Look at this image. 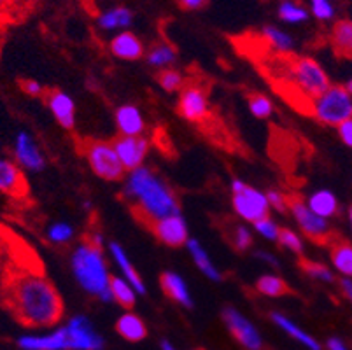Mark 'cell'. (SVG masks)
<instances>
[{"label":"cell","instance_id":"obj_1","mask_svg":"<svg viewBox=\"0 0 352 350\" xmlns=\"http://www.w3.org/2000/svg\"><path fill=\"white\" fill-rule=\"evenodd\" d=\"M2 300L11 316L27 327H51L63 316V301L46 275L28 266L6 272Z\"/></svg>","mask_w":352,"mask_h":350},{"label":"cell","instance_id":"obj_2","mask_svg":"<svg viewBox=\"0 0 352 350\" xmlns=\"http://www.w3.org/2000/svg\"><path fill=\"white\" fill-rule=\"evenodd\" d=\"M126 195L133 198V216L146 228H151L163 217L179 214L177 198L172 189L144 166L132 172L126 184Z\"/></svg>","mask_w":352,"mask_h":350},{"label":"cell","instance_id":"obj_3","mask_svg":"<svg viewBox=\"0 0 352 350\" xmlns=\"http://www.w3.org/2000/svg\"><path fill=\"white\" fill-rule=\"evenodd\" d=\"M72 268L82 289L104 301L113 300L109 291L111 275H107V268H105L104 254H102V237L98 233L85 237L82 243L72 256Z\"/></svg>","mask_w":352,"mask_h":350},{"label":"cell","instance_id":"obj_4","mask_svg":"<svg viewBox=\"0 0 352 350\" xmlns=\"http://www.w3.org/2000/svg\"><path fill=\"white\" fill-rule=\"evenodd\" d=\"M78 149L88 158L89 166L98 177L105 181H120L124 175V166L113 142L81 139L78 140Z\"/></svg>","mask_w":352,"mask_h":350},{"label":"cell","instance_id":"obj_5","mask_svg":"<svg viewBox=\"0 0 352 350\" xmlns=\"http://www.w3.org/2000/svg\"><path fill=\"white\" fill-rule=\"evenodd\" d=\"M312 116L319 123L338 128L344 121L352 120V96L344 86H329L322 95L314 98Z\"/></svg>","mask_w":352,"mask_h":350},{"label":"cell","instance_id":"obj_6","mask_svg":"<svg viewBox=\"0 0 352 350\" xmlns=\"http://www.w3.org/2000/svg\"><path fill=\"white\" fill-rule=\"evenodd\" d=\"M287 208L293 212L294 219L298 221L300 228L303 230L305 237H309L312 242L321 243V245H329L337 237L333 235L331 228H329L328 221L319 217L318 214H314L309 208V205L303 204V200L296 195H287Z\"/></svg>","mask_w":352,"mask_h":350},{"label":"cell","instance_id":"obj_7","mask_svg":"<svg viewBox=\"0 0 352 350\" xmlns=\"http://www.w3.org/2000/svg\"><path fill=\"white\" fill-rule=\"evenodd\" d=\"M233 208L240 217L258 223L268 217V200L267 195L256 191L251 186H245L242 181H233Z\"/></svg>","mask_w":352,"mask_h":350},{"label":"cell","instance_id":"obj_8","mask_svg":"<svg viewBox=\"0 0 352 350\" xmlns=\"http://www.w3.org/2000/svg\"><path fill=\"white\" fill-rule=\"evenodd\" d=\"M177 111L184 120L191 121V123H209L210 109L206 89L200 85H195V83L184 85V88L181 89Z\"/></svg>","mask_w":352,"mask_h":350},{"label":"cell","instance_id":"obj_9","mask_svg":"<svg viewBox=\"0 0 352 350\" xmlns=\"http://www.w3.org/2000/svg\"><path fill=\"white\" fill-rule=\"evenodd\" d=\"M67 350H102L104 340L94 329L86 317L78 316L70 319L65 327Z\"/></svg>","mask_w":352,"mask_h":350},{"label":"cell","instance_id":"obj_10","mask_svg":"<svg viewBox=\"0 0 352 350\" xmlns=\"http://www.w3.org/2000/svg\"><path fill=\"white\" fill-rule=\"evenodd\" d=\"M223 320L228 326L230 333L240 342V345L248 350H263V340L259 336L258 329L245 319L235 308L223 310Z\"/></svg>","mask_w":352,"mask_h":350},{"label":"cell","instance_id":"obj_11","mask_svg":"<svg viewBox=\"0 0 352 350\" xmlns=\"http://www.w3.org/2000/svg\"><path fill=\"white\" fill-rule=\"evenodd\" d=\"M114 149H116L118 156H120L121 163H123L124 170H137L142 165L144 158H146L147 149H149V142L144 137H126L121 135L113 142Z\"/></svg>","mask_w":352,"mask_h":350},{"label":"cell","instance_id":"obj_12","mask_svg":"<svg viewBox=\"0 0 352 350\" xmlns=\"http://www.w3.org/2000/svg\"><path fill=\"white\" fill-rule=\"evenodd\" d=\"M149 230L155 233L160 242L170 247H181L188 242L186 223L179 214L156 221Z\"/></svg>","mask_w":352,"mask_h":350},{"label":"cell","instance_id":"obj_13","mask_svg":"<svg viewBox=\"0 0 352 350\" xmlns=\"http://www.w3.org/2000/svg\"><path fill=\"white\" fill-rule=\"evenodd\" d=\"M0 193L11 198H25L28 195V182L18 163L0 160Z\"/></svg>","mask_w":352,"mask_h":350},{"label":"cell","instance_id":"obj_14","mask_svg":"<svg viewBox=\"0 0 352 350\" xmlns=\"http://www.w3.org/2000/svg\"><path fill=\"white\" fill-rule=\"evenodd\" d=\"M14 158L18 166H23V168L32 170V172H37V170H43L46 162H44V156L41 153V149L37 147V144L34 142L30 135L21 131L16 137L14 142Z\"/></svg>","mask_w":352,"mask_h":350},{"label":"cell","instance_id":"obj_15","mask_svg":"<svg viewBox=\"0 0 352 350\" xmlns=\"http://www.w3.org/2000/svg\"><path fill=\"white\" fill-rule=\"evenodd\" d=\"M44 100H46L47 107L51 109V112L54 114L56 121L62 124L67 130H72L74 127V114H76V109H74V102L69 95H65L60 89H47L44 91Z\"/></svg>","mask_w":352,"mask_h":350},{"label":"cell","instance_id":"obj_16","mask_svg":"<svg viewBox=\"0 0 352 350\" xmlns=\"http://www.w3.org/2000/svg\"><path fill=\"white\" fill-rule=\"evenodd\" d=\"M18 345L23 350H67L65 327L50 335H25L18 338Z\"/></svg>","mask_w":352,"mask_h":350},{"label":"cell","instance_id":"obj_17","mask_svg":"<svg viewBox=\"0 0 352 350\" xmlns=\"http://www.w3.org/2000/svg\"><path fill=\"white\" fill-rule=\"evenodd\" d=\"M331 47L340 58L352 60V19H338L331 28Z\"/></svg>","mask_w":352,"mask_h":350},{"label":"cell","instance_id":"obj_18","mask_svg":"<svg viewBox=\"0 0 352 350\" xmlns=\"http://www.w3.org/2000/svg\"><path fill=\"white\" fill-rule=\"evenodd\" d=\"M111 53L121 60H139L144 54V46L135 35L124 32L111 41Z\"/></svg>","mask_w":352,"mask_h":350},{"label":"cell","instance_id":"obj_19","mask_svg":"<svg viewBox=\"0 0 352 350\" xmlns=\"http://www.w3.org/2000/svg\"><path fill=\"white\" fill-rule=\"evenodd\" d=\"M329 256L333 266L340 272L345 278H352V243L347 240L335 239L329 243Z\"/></svg>","mask_w":352,"mask_h":350},{"label":"cell","instance_id":"obj_20","mask_svg":"<svg viewBox=\"0 0 352 350\" xmlns=\"http://www.w3.org/2000/svg\"><path fill=\"white\" fill-rule=\"evenodd\" d=\"M160 284H162L163 293L170 298V300H174L175 303H181L184 305V307H191V305H193L191 303L186 284H184V281H182L177 274L165 272V274H162V277H160Z\"/></svg>","mask_w":352,"mask_h":350},{"label":"cell","instance_id":"obj_21","mask_svg":"<svg viewBox=\"0 0 352 350\" xmlns=\"http://www.w3.org/2000/svg\"><path fill=\"white\" fill-rule=\"evenodd\" d=\"M116 121L120 131L126 137H139L144 131L142 116H140L139 109L133 105H124V107L118 109Z\"/></svg>","mask_w":352,"mask_h":350},{"label":"cell","instance_id":"obj_22","mask_svg":"<svg viewBox=\"0 0 352 350\" xmlns=\"http://www.w3.org/2000/svg\"><path fill=\"white\" fill-rule=\"evenodd\" d=\"M116 331L128 342H140L147 336V327L144 320L135 314H124L116 322Z\"/></svg>","mask_w":352,"mask_h":350},{"label":"cell","instance_id":"obj_23","mask_svg":"<svg viewBox=\"0 0 352 350\" xmlns=\"http://www.w3.org/2000/svg\"><path fill=\"white\" fill-rule=\"evenodd\" d=\"M270 317H272V320H274V322L277 324V326L283 327V329L287 333V335L293 336V338L296 340V342L302 343L303 347H307V349H309V350H321V345H319L318 340L314 338V336H310L309 333L303 331L302 327L296 326V324H294L293 320H289V319H287V317H284L283 314L272 312Z\"/></svg>","mask_w":352,"mask_h":350},{"label":"cell","instance_id":"obj_24","mask_svg":"<svg viewBox=\"0 0 352 350\" xmlns=\"http://www.w3.org/2000/svg\"><path fill=\"white\" fill-rule=\"evenodd\" d=\"M309 208L314 214H318L319 217H322V219H329V217L337 216L338 201L331 191L322 189V191H318L316 195L310 197Z\"/></svg>","mask_w":352,"mask_h":350},{"label":"cell","instance_id":"obj_25","mask_svg":"<svg viewBox=\"0 0 352 350\" xmlns=\"http://www.w3.org/2000/svg\"><path fill=\"white\" fill-rule=\"evenodd\" d=\"M111 254L114 256V259L118 261V265H120V268L123 270V274L126 275V278L130 281V284H132V287H135L137 293L142 294L144 291H146V287H144V282L142 278H140V275L137 274V270L133 268L132 263H130V259L126 258V254H124V250L121 249L118 243H111Z\"/></svg>","mask_w":352,"mask_h":350},{"label":"cell","instance_id":"obj_26","mask_svg":"<svg viewBox=\"0 0 352 350\" xmlns=\"http://www.w3.org/2000/svg\"><path fill=\"white\" fill-rule=\"evenodd\" d=\"M109 291L113 300H116L121 307L132 308L135 305V294H133L132 285H128L126 281L120 277H109Z\"/></svg>","mask_w":352,"mask_h":350},{"label":"cell","instance_id":"obj_27","mask_svg":"<svg viewBox=\"0 0 352 350\" xmlns=\"http://www.w3.org/2000/svg\"><path fill=\"white\" fill-rule=\"evenodd\" d=\"M188 249H190L191 256H193L195 263H197L198 268L204 272V274L207 275L209 278H212V281H221V274L217 272L216 268H214V265L210 263V258L207 256V252L204 249H201L200 243L197 242V240H188Z\"/></svg>","mask_w":352,"mask_h":350},{"label":"cell","instance_id":"obj_28","mask_svg":"<svg viewBox=\"0 0 352 350\" xmlns=\"http://www.w3.org/2000/svg\"><path fill=\"white\" fill-rule=\"evenodd\" d=\"M256 289H258L259 293L265 294V296H284V294L291 293V287L283 281L280 277H274V275H265V277L259 278L256 282Z\"/></svg>","mask_w":352,"mask_h":350},{"label":"cell","instance_id":"obj_29","mask_svg":"<svg viewBox=\"0 0 352 350\" xmlns=\"http://www.w3.org/2000/svg\"><path fill=\"white\" fill-rule=\"evenodd\" d=\"M175 60V50L174 46L166 43H160L153 46V50L147 54V62L155 67H165Z\"/></svg>","mask_w":352,"mask_h":350},{"label":"cell","instance_id":"obj_30","mask_svg":"<svg viewBox=\"0 0 352 350\" xmlns=\"http://www.w3.org/2000/svg\"><path fill=\"white\" fill-rule=\"evenodd\" d=\"M263 35L267 37V41L270 43V46L274 47L275 53H291V50H293V41H291L289 35H286L284 32L277 30V28L265 27Z\"/></svg>","mask_w":352,"mask_h":350},{"label":"cell","instance_id":"obj_31","mask_svg":"<svg viewBox=\"0 0 352 350\" xmlns=\"http://www.w3.org/2000/svg\"><path fill=\"white\" fill-rule=\"evenodd\" d=\"M132 21V12L124 8H116L114 11L107 12V14L100 16L98 23L102 28H120L126 27Z\"/></svg>","mask_w":352,"mask_h":350},{"label":"cell","instance_id":"obj_32","mask_svg":"<svg viewBox=\"0 0 352 350\" xmlns=\"http://www.w3.org/2000/svg\"><path fill=\"white\" fill-rule=\"evenodd\" d=\"M248 102H249V109H251V112L256 116V118H259V120L268 118V116L272 114V111H274L270 98L261 95V93H248Z\"/></svg>","mask_w":352,"mask_h":350},{"label":"cell","instance_id":"obj_33","mask_svg":"<svg viewBox=\"0 0 352 350\" xmlns=\"http://www.w3.org/2000/svg\"><path fill=\"white\" fill-rule=\"evenodd\" d=\"M279 16L284 21H289V23H298L307 19V11L302 4L294 2V0H284L279 8Z\"/></svg>","mask_w":352,"mask_h":350},{"label":"cell","instance_id":"obj_34","mask_svg":"<svg viewBox=\"0 0 352 350\" xmlns=\"http://www.w3.org/2000/svg\"><path fill=\"white\" fill-rule=\"evenodd\" d=\"M156 79H158V85L162 86L165 91H177V89L184 88V77H182L177 70H162V72H158Z\"/></svg>","mask_w":352,"mask_h":350},{"label":"cell","instance_id":"obj_35","mask_svg":"<svg viewBox=\"0 0 352 350\" xmlns=\"http://www.w3.org/2000/svg\"><path fill=\"white\" fill-rule=\"evenodd\" d=\"M300 268L312 278H318V281L322 282H333L331 272H329L324 265H321V263L309 261V259H300Z\"/></svg>","mask_w":352,"mask_h":350},{"label":"cell","instance_id":"obj_36","mask_svg":"<svg viewBox=\"0 0 352 350\" xmlns=\"http://www.w3.org/2000/svg\"><path fill=\"white\" fill-rule=\"evenodd\" d=\"M279 240L280 243H283L284 247H287L289 250H293V252H296V254H302L303 252V243L302 240H300V237L294 233V231L291 230H279Z\"/></svg>","mask_w":352,"mask_h":350},{"label":"cell","instance_id":"obj_37","mask_svg":"<svg viewBox=\"0 0 352 350\" xmlns=\"http://www.w3.org/2000/svg\"><path fill=\"white\" fill-rule=\"evenodd\" d=\"M72 233L74 231L69 224L58 223V224H53V226L50 228V231H47V237H50L54 243H65L72 239Z\"/></svg>","mask_w":352,"mask_h":350},{"label":"cell","instance_id":"obj_38","mask_svg":"<svg viewBox=\"0 0 352 350\" xmlns=\"http://www.w3.org/2000/svg\"><path fill=\"white\" fill-rule=\"evenodd\" d=\"M312 12L321 21H328L335 14V8H333L331 0H312Z\"/></svg>","mask_w":352,"mask_h":350},{"label":"cell","instance_id":"obj_39","mask_svg":"<svg viewBox=\"0 0 352 350\" xmlns=\"http://www.w3.org/2000/svg\"><path fill=\"white\" fill-rule=\"evenodd\" d=\"M252 243V239H251V233H249V230H245V228L242 226H235V230H233V235H232V245L235 247L236 250H245L249 249V245Z\"/></svg>","mask_w":352,"mask_h":350},{"label":"cell","instance_id":"obj_40","mask_svg":"<svg viewBox=\"0 0 352 350\" xmlns=\"http://www.w3.org/2000/svg\"><path fill=\"white\" fill-rule=\"evenodd\" d=\"M254 228L258 230V233H261V235L267 237V239L270 240L279 239V228H277V224H275L270 217H265V219L254 223Z\"/></svg>","mask_w":352,"mask_h":350},{"label":"cell","instance_id":"obj_41","mask_svg":"<svg viewBox=\"0 0 352 350\" xmlns=\"http://www.w3.org/2000/svg\"><path fill=\"white\" fill-rule=\"evenodd\" d=\"M267 200H268V205L275 207L279 212H286L287 200H286V197H284V195H280L279 191H270V193H268Z\"/></svg>","mask_w":352,"mask_h":350},{"label":"cell","instance_id":"obj_42","mask_svg":"<svg viewBox=\"0 0 352 350\" xmlns=\"http://www.w3.org/2000/svg\"><path fill=\"white\" fill-rule=\"evenodd\" d=\"M20 86H21V89H23V93H27V95H30V96L44 95L43 86H41L37 81H34V79H25V81H21Z\"/></svg>","mask_w":352,"mask_h":350},{"label":"cell","instance_id":"obj_43","mask_svg":"<svg viewBox=\"0 0 352 350\" xmlns=\"http://www.w3.org/2000/svg\"><path fill=\"white\" fill-rule=\"evenodd\" d=\"M175 4L184 11H197V9H204L209 0H175Z\"/></svg>","mask_w":352,"mask_h":350},{"label":"cell","instance_id":"obj_44","mask_svg":"<svg viewBox=\"0 0 352 350\" xmlns=\"http://www.w3.org/2000/svg\"><path fill=\"white\" fill-rule=\"evenodd\" d=\"M338 135H340L342 142H344L345 146L352 147V120L344 121V123L338 127Z\"/></svg>","mask_w":352,"mask_h":350},{"label":"cell","instance_id":"obj_45","mask_svg":"<svg viewBox=\"0 0 352 350\" xmlns=\"http://www.w3.org/2000/svg\"><path fill=\"white\" fill-rule=\"evenodd\" d=\"M82 8L86 9L89 16H98V4L97 0H79Z\"/></svg>","mask_w":352,"mask_h":350},{"label":"cell","instance_id":"obj_46","mask_svg":"<svg viewBox=\"0 0 352 350\" xmlns=\"http://www.w3.org/2000/svg\"><path fill=\"white\" fill-rule=\"evenodd\" d=\"M340 287H342V291H344L345 296L349 298V301L352 303V281H351V278H345V277L342 278Z\"/></svg>","mask_w":352,"mask_h":350},{"label":"cell","instance_id":"obj_47","mask_svg":"<svg viewBox=\"0 0 352 350\" xmlns=\"http://www.w3.org/2000/svg\"><path fill=\"white\" fill-rule=\"evenodd\" d=\"M326 345H328V350H349V347L338 338H329Z\"/></svg>","mask_w":352,"mask_h":350},{"label":"cell","instance_id":"obj_48","mask_svg":"<svg viewBox=\"0 0 352 350\" xmlns=\"http://www.w3.org/2000/svg\"><path fill=\"white\" fill-rule=\"evenodd\" d=\"M12 0H0V16L8 14L9 9H11Z\"/></svg>","mask_w":352,"mask_h":350},{"label":"cell","instance_id":"obj_49","mask_svg":"<svg viewBox=\"0 0 352 350\" xmlns=\"http://www.w3.org/2000/svg\"><path fill=\"white\" fill-rule=\"evenodd\" d=\"M162 350H177V349H175V347L172 345L170 342H166V340H163V342H162Z\"/></svg>","mask_w":352,"mask_h":350},{"label":"cell","instance_id":"obj_50","mask_svg":"<svg viewBox=\"0 0 352 350\" xmlns=\"http://www.w3.org/2000/svg\"><path fill=\"white\" fill-rule=\"evenodd\" d=\"M344 88H345V91H347V93H349V95H351V96H352V79H351V81H349V83H347V85H345V86H344Z\"/></svg>","mask_w":352,"mask_h":350},{"label":"cell","instance_id":"obj_51","mask_svg":"<svg viewBox=\"0 0 352 350\" xmlns=\"http://www.w3.org/2000/svg\"><path fill=\"white\" fill-rule=\"evenodd\" d=\"M349 223H351V226H352V207L349 208Z\"/></svg>","mask_w":352,"mask_h":350},{"label":"cell","instance_id":"obj_52","mask_svg":"<svg viewBox=\"0 0 352 350\" xmlns=\"http://www.w3.org/2000/svg\"><path fill=\"white\" fill-rule=\"evenodd\" d=\"M0 256H2V243H0Z\"/></svg>","mask_w":352,"mask_h":350}]
</instances>
